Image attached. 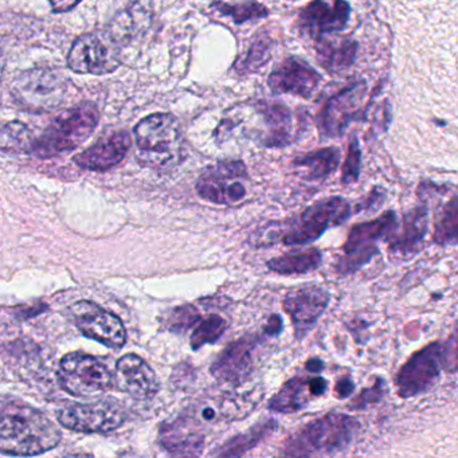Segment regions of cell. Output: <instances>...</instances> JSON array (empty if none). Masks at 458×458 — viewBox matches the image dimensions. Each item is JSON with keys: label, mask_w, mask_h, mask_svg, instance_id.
Wrapping results in <instances>:
<instances>
[{"label": "cell", "mask_w": 458, "mask_h": 458, "mask_svg": "<svg viewBox=\"0 0 458 458\" xmlns=\"http://www.w3.org/2000/svg\"><path fill=\"white\" fill-rule=\"evenodd\" d=\"M316 42H318L316 52H318V63L332 73L350 68L355 61L358 47L351 39L343 38L331 41L324 37Z\"/></svg>", "instance_id": "cell-27"}, {"label": "cell", "mask_w": 458, "mask_h": 458, "mask_svg": "<svg viewBox=\"0 0 458 458\" xmlns=\"http://www.w3.org/2000/svg\"><path fill=\"white\" fill-rule=\"evenodd\" d=\"M226 329V320L216 313L200 318L191 335L192 350L198 351L206 344H216L224 336Z\"/></svg>", "instance_id": "cell-30"}, {"label": "cell", "mask_w": 458, "mask_h": 458, "mask_svg": "<svg viewBox=\"0 0 458 458\" xmlns=\"http://www.w3.org/2000/svg\"><path fill=\"white\" fill-rule=\"evenodd\" d=\"M98 106L92 103H84L64 112L41 138L33 141L31 151L41 159L73 151L92 135L98 127Z\"/></svg>", "instance_id": "cell-5"}, {"label": "cell", "mask_w": 458, "mask_h": 458, "mask_svg": "<svg viewBox=\"0 0 458 458\" xmlns=\"http://www.w3.org/2000/svg\"><path fill=\"white\" fill-rule=\"evenodd\" d=\"M248 170L241 160H225L208 165L195 184L198 195L208 202L232 206L242 202L248 195Z\"/></svg>", "instance_id": "cell-9"}, {"label": "cell", "mask_w": 458, "mask_h": 458, "mask_svg": "<svg viewBox=\"0 0 458 458\" xmlns=\"http://www.w3.org/2000/svg\"><path fill=\"white\" fill-rule=\"evenodd\" d=\"M457 347L455 335L449 342H433L418 351L399 369L395 377L401 398H412L430 390L441 377L442 369L455 371Z\"/></svg>", "instance_id": "cell-4"}, {"label": "cell", "mask_w": 458, "mask_h": 458, "mask_svg": "<svg viewBox=\"0 0 458 458\" xmlns=\"http://www.w3.org/2000/svg\"><path fill=\"white\" fill-rule=\"evenodd\" d=\"M458 198L453 194L449 202L442 208L438 221L436 222L434 242L438 245H455L457 243Z\"/></svg>", "instance_id": "cell-29"}, {"label": "cell", "mask_w": 458, "mask_h": 458, "mask_svg": "<svg viewBox=\"0 0 458 458\" xmlns=\"http://www.w3.org/2000/svg\"><path fill=\"white\" fill-rule=\"evenodd\" d=\"M316 398L312 390V377H294L289 379L267 404L276 414H293L308 406Z\"/></svg>", "instance_id": "cell-23"}, {"label": "cell", "mask_w": 458, "mask_h": 458, "mask_svg": "<svg viewBox=\"0 0 458 458\" xmlns=\"http://www.w3.org/2000/svg\"><path fill=\"white\" fill-rule=\"evenodd\" d=\"M329 301V292L318 285L297 286L285 294L284 310L291 318L297 339H302L315 327Z\"/></svg>", "instance_id": "cell-14"}, {"label": "cell", "mask_w": 458, "mask_h": 458, "mask_svg": "<svg viewBox=\"0 0 458 458\" xmlns=\"http://www.w3.org/2000/svg\"><path fill=\"white\" fill-rule=\"evenodd\" d=\"M428 229V205L417 208L404 214L403 221L396 225L388 235V251L395 259H409L423 248Z\"/></svg>", "instance_id": "cell-19"}, {"label": "cell", "mask_w": 458, "mask_h": 458, "mask_svg": "<svg viewBox=\"0 0 458 458\" xmlns=\"http://www.w3.org/2000/svg\"><path fill=\"white\" fill-rule=\"evenodd\" d=\"M63 438L60 428L44 412L12 396H0V454H44Z\"/></svg>", "instance_id": "cell-1"}, {"label": "cell", "mask_w": 458, "mask_h": 458, "mask_svg": "<svg viewBox=\"0 0 458 458\" xmlns=\"http://www.w3.org/2000/svg\"><path fill=\"white\" fill-rule=\"evenodd\" d=\"M360 430V423L343 412H328L296 431L284 446L288 457H318L344 452Z\"/></svg>", "instance_id": "cell-2"}, {"label": "cell", "mask_w": 458, "mask_h": 458, "mask_svg": "<svg viewBox=\"0 0 458 458\" xmlns=\"http://www.w3.org/2000/svg\"><path fill=\"white\" fill-rule=\"evenodd\" d=\"M284 321L280 315H272L264 326V334L267 337H276L283 332Z\"/></svg>", "instance_id": "cell-39"}, {"label": "cell", "mask_w": 458, "mask_h": 458, "mask_svg": "<svg viewBox=\"0 0 458 458\" xmlns=\"http://www.w3.org/2000/svg\"><path fill=\"white\" fill-rule=\"evenodd\" d=\"M323 264V254L318 248L289 251L267 262V269L281 276L307 275Z\"/></svg>", "instance_id": "cell-25"}, {"label": "cell", "mask_w": 458, "mask_h": 458, "mask_svg": "<svg viewBox=\"0 0 458 458\" xmlns=\"http://www.w3.org/2000/svg\"><path fill=\"white\" fill-rule=\"evenodd\" d=\"M352 216L350 202L342 197H329L305 208L283 233L284 245H307L315 242L332 227L344 224Z\"/></svg>", "instance_id": "cell-7"}, {"label": "cell", "mask_w": 458, "mask_h": 458, "mask_svg": "<svg viewBox=\"0 0 458 458\" xmlns=\"http://www.w3.org/2000/svg\"><path fill=\"white\" fill-rule=\"evenodd\" d=\"M4 65H6V55H4V44H2V39H0V80L4 76Z\"/></svg>", "instance_id": "cell-42"}, {"label": "cell", "mask_w": 458, "mask_h": 458, "mask_svg": "<svg viewBox=\"0 0 458 458\" xmlns=\"http://www.w3.org/2000/svg\"><path fill=\"white\" fill-rule=\"evenodd\" d=\"M259 343V337L256 335H246L230 343L211 364V375L219 382H245L253 372L254 351Z\"/></svg>", "instance_id": "cell-18"}, {"label": "cell", "mask_w": 458, "mask_h": 458, "mask_svg": "<svg viewBox=\"0 0 458 458\" xmlns=\"http://www.w3.org/2000/svg\"><path fill=\"white\" fill-rule=\"evenodd\" d=\"M0 146L4 148L26 149L33 146L30 130L22 123H9L0 131Z\"/></svg>", "instance_id": "cell-33"}, {"label": "cell", "mask_w": 458, "mask_h": 458, "mask_svg": "<svg viewBox=\"0 0 458 458\" xmlns=\"http://www.w3.org/2000/svg\"><path fill=\"white\" fill-rule=\"evenodd\" d=\"M351 6L345 0H335L332 4L324 0H313L300 12L299 26L302 33L310 38H324L339 33L350 21Z\"/></svg>", "instance_id": "cell-16"}, {"label": "cell", "mask_w": 458, "mask_h": 458, "mask_svg": "<svg viewBox=\"0 0 458 458\" xmlns=\"http://www.w3.org/2000/svg\"><path fill=\"white\" fill-rule=\"evenodd\" d=\"M160 444L170 454L182 457L200 455L205 447V434L192 426L191 420L181 417L160 428Z\"/></svg>", "instance_id": "cell-21"}, {"label": "cell", "mask_w": 458, "mask_h": 458, "mask_svg": "<svg viewBox=\"0 0 458 458\" xmlns=\"http://www.w3.org/2000/svg\"><path fill=\"white\" fill-rule=\"evenodd\" d=\"M339 163L340 151L335 147L310 152L293 160L294 167L307 181H321L328 178L337 170Z\"/></svg>", "instance_id": "cell-26"}, {"label": "cell", "mask_w": 458, "mask_h": 458, "mask_svg": "<svg viewBox=\"0 0 458 458\" xmlns=\"http://www.w3.org/2000/svg\"><path fill=\"white\" fill-rule=\"evenodd\" d=\"M270 47H272V44L267 37L257 38L246 55L245 60L242 58V61L235 66L238 73L248 74L261 68V65L269 60Z\"/></svg>", "instance_id": "cell-32"}, {"label": "cell", "mask_w": 458, "mask_h": 458, "mask_svg": "<svg viewBox=\"0 0 458 458\" xmlns=\"http://www.w3.org/2000/svg\"><path fill=\"white\" fill-rule=\"evenodd\" d=\"M355 391V383L350 377H342L335 385V395L339 399H347Z\"/></svg>", "instance_id": "cell-38"}, {"label": "cell", "mask_w": 458, "mask_h": 458, "mask_svg": "<svg viewBox=\"0 0 458 458\" xmlns=\"http://www.w3.org/2000/svg\"><path fill=\"white\" fill-rule=\"evenodd\" d=\"M120 44L109 31H96L77 38L69 53L72 71L80 74L104 76L120 66Z\"/></svg>", "instance_id": "cell-11"}, {"label": "cell", "mask_w": 458, "mask_h": 458, "mask_svg": "<svg viewBox=\"0 0 458 458\" xmlns=\"http://www.w3.org/2000/svg\"><path fill=\"white\" fill-rule=\"evenodd\" d=\"M321 76L305 61L296 57L284 60L267 79L273 95H293L310 98L318 90Z\"/></svg>", "instance_id": "cell-17"}, {"label": "cell", "mask_w": 458, "mask_h": 458, "mask_svg": "<svg viewBox=\"0 0 458 458\" xmlns=\"http://www.w3.org/2000/svg\"><path fill=\"white\" fill-rule=\"evenodd\" d=\"M361 168V151L358 139L353 136L348 146V154L342 168V182L344 184H353L359 181Z\"/></svg>", "instance_id": "cell-34"}, {"label": "cell", "mask_w": 458, "mask_h": 458, "mask_svg": "<svg viewBox=\"0 0 458 458\" xmlns=\"http://www.w3.org/2000/svg\"><path fill=\"white\" fill-rule=\"evenodd\" d=\"M114 383L133 398L152 399L159 391V380L154 369L140 356L128 353L116 364Z\"/></svg>", "instance_id": "cell-20"}, {"label": "cell", "mask_w": 458, "mask_h": 458, "mask_svg": "<svg viewBox=\"0 0 458 458\" xmlns=\"http://www.w3.org/2000/svg\"><path fill=\"white\" fill-rule=\"evenodd\" d=\"M276 428H277V422L275 420H262V422L257 423L256 426L249 428L245 433L238 434V436L227 439L224 445L216 447V450H214L211 455H216V457H240V455L246 454L249 450L259 446Z\"/></svg>", "instance_id": "cell-28"}, {"label": "cell", "mask_w": 458, "mask_h": 458, "mask_svg": "<svg viewBox=\"0 0 458 458\" xmlns=\"http://www.w3.org/2000/svg\"><path fill=\"white\" fill-rule=\"evenodd\" d=\"M305 369H307V371L312 372V374H318V372H321L326 369V364H324V361L321 360V359L312 358L310 359V360H307V363H305Z\"/></svg>", "instance_id": "cell-41"}, {"label": "cell", "mask_w": 458, "mask_h": 458, "mask_svg": "<svg viewBox=\"0 0 458 458\" xmlns=\"http://www.w3.org/2000/svg\"><path fill=\"white\" fill-rule=\"evenodd\" d=\"M219 14L232 18L237 25L248 21L262 20L267 17V9L257 2H245V4H216L213 6Z\"/></svg>", "instance_id": "cell-31"}, {"label": "cell", "mask_w": 458, "mask_h": 458, "mask_svg": "<svg viewBox=\"0 0 458 458\" xmlns=\"http://www.w3.org/2000/svg\"><path fill=\"white\" fill-rule=\"evenodd\" d=\"M259 112L267 123V133L264 146L269 148L285 147L291 143L293 135V119L291 111L280 103L259 104Z\"/></svg>", "instance_id": "cell-24"}, {"label": "cell", "mask_w": 458, "mask_h": 458, "mask_svg": "<svg viewBox=\"0 0 458 458\" xmlns=\"http://www.w3.org/2000/svg\"><path fill=\"white\" fill-rule=\"evenodd\" d=\"M139 162L147 167L170 168L183 157V138L178 119L171 114H155L135 128Z\"/></svg>", "instance_id": "cell-3"}, {"label": "cell", "mask_w": 458, "mask_h": 458, "mask_svg": "<svg viewBox=\"0 0 458 458\" xmlns=\"http://www.w3.org/2000/svg\"><path fill=\"white\" fill-rule=\"evenodd\" d=\"M58 379L64 390L74 396L104 393L114 385V374L108 364L84 352H72L64 356L58 369Z\"/></svg>", "instance_id": "cell-8"}, {"label": "cell", "mask_w": 458, "mask_h": 458, "mask_svg": "<svg viewBox=\"0 0 458 458\" xmlns=\"http://www.w3.org/2000/svg\"><path fill=\"white\" fill-rule=\"evenodd\" d=\"M72 315L85 336L109 348L124 347L127 331L123 321L114 313L98 307L95 302L82 300L72 307Z\"/></svg>", "instance_id": "cell-13"}, {"label": "cell", "mask_w": 458, "mask_h": 458, "mask_svg": "<svg viewBox=\"0 0 458 458\" xmlns=\"http://www.w3.org/2000/svg\"><path fill=\"white\" fill-rule=\"evenodd\" d=\"M200 313L197 308L192 305H184V307H178L171 313L168 318V328L170 331L183 334L187 329L192 328L197 326L198 321L200 320Z\"/></svg>", "instance_id": "cell-35"}, {"label": "cell", "mask_w": 458, "mask_h": 458, "mask_svg": "<svg viewBox=\"0 0 458 458\" xmlns=\"http://www.w3.org/2000/svg\"><path fill=\"white\" fill-rule=\"evenodd\" d=\"M386 391H387V386H386L385 380L377 377V383H375L372 387L364 388V390L353 399L352 404H351L350 407L352 410L366 409L369 404L380 402V399L385 396Z\"/></svg>", "instance_id": "cell-36"}, {"label": "cell", "mask_w": 458, "mask_h": 458, "mask_svg": "<svg viewBox=\"0 0 458 458\" xmlns=\"http://www.w3.org/2000/svg\"><path fill=\"white\" fill-rule=\"evenodd\" d=\"M398 225L395 211L390 210L372 221L355 225L343 245V256L335 265L337 275H353L379 253L380 241H386Z\"/></svg>", "instance_id": "cell-6"}, {"label": "cell", "mask_w": 458, "mask_h": 458, "mask_svg": "<svg viewBox=\"0 0 458 458\" xmlns=\"http://www.w3.org/2000/svg\"><path fill=\"white\" fill-rule=\"evenodd\" d=\"M385 202V191L382 189H374L369 192V197L358 206V211L375 210Z\"/></svg>", "instance_id": "cell-37"}, {"label": "cell", "mask_w": 458, "mask_h": 458, "mask_svg": "<svg viewBox=\"0 0 458 458\" xmlns=\"http://www.w3.org/2000/svg\"><path fill=\"white\" fill-rule=\"evenodd\" d=\"M131 136L128 132H116L106 140L95 144L87 151L77 155L74 162L89 171H106L119 165L130 151Z\"/></svg>", "instance_id": "cell-22"}, {"label": "cell", "mask_w": 458, "mask_h": 458, "mask_svg": "<svg viewBox=\"0 0 458 458\" xmlns=\"http://www.w3.org/2000/svg\"><path fill=\"white\" fill-rule=\"evenodd\" d=\"M68 81L55 69H31L13 84L15 101L29 111H52L63 104Z\"/></svg>", "instance_id": "cell-10"}, {"label": "cell", "mask_w": 458, "mask_h": 458, "mask_svg": "<svg viewBox=\"0 0 458 458\" xmlns=\"http://www.w3.org/2000/svg\"><path fill=\"white\" fill-rule=\"evenodd\" d=\"M125 418L124 410L111 402L71 404L58 412V422L79 433H109L119 428Z\"/></svg>", "instance_id": "cell-12"}, {"label": "cell", "mask_w": 458, "mask_h": 458, "mask_svg": "<svg viewBox=\"0 0 458 458\" xmlns=\"http://www.w3.org/2000/svg\"><path fill=\"white\" fill-rule=\"evenodd\" d=\"M367 85L356 82L329 98L318 114V128L327 138H339L361 112Z\"/></svg>", "instance_id": "cell-15"}, {"label": "cell", "mask_w": 458, "mask_h": 458, "mask_svg": "<svg viewBox=\"0 0 458 458\" xmlns=\"http://www.w3.org/2000/svg\"><path fill=\"white\" fill-rule=\"evenodd\" d=\"M55 13H66L79 4L80 0H49Z\"/></svg>", "instance_id": "cell-40"}]
</instances>
